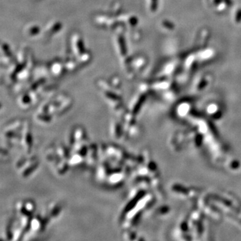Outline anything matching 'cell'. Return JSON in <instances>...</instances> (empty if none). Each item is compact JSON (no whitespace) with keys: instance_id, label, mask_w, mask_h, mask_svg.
<instances>
[{"instance_id":"6da1fadb","label":"cell","mask_w":241,"mask_h":241,"mask_svg":"<svg viewBox=\"0 0 241 241\" xmlns=\"http://www.w3.org/2000/svg\"><path fill=\"white\" fill-rule=\"evenodd\" d=\"M38 166V162L35 157H21L15 163V168L22 177H26Z\"/></svg>"}]
</instances>
